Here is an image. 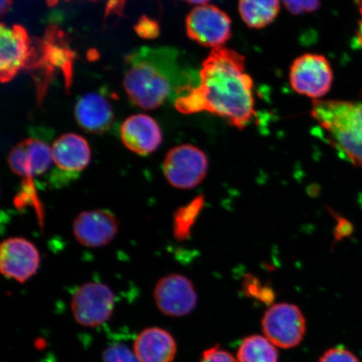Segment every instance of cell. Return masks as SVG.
Returning <instances> with one entry per match:
<instances>
[{
  "label": "cell",
  "mask_w": 362,
  "mask_h": 362,
  "mask_svg": "<svg viewBox=\"0 0 362 362\" xmlns=\"http://www.w3.org/2000/svg\"><path fill=\"white\" fill-rule=\"evenodd\" d=\"M170 49L142 48L126 59L124 87L130 100L143 110H155L171 95L189 88L178 83V65Z\"/></svg>",
  "instance_id": "obj_2"
},
{
  "label": "cell",
  "mask_w": 362,
  "mask_h": 362,
  "mask_svg": "<svg viewBox=\"0 0 362 362\" xmlns=\"http://www.w3.org/2000/svg\"><path fill=\"white\" fill-rule=\"evenodd\" d=\"M311 116L339 155L362 168V103L315 100Z\"/></svg>",
  "instance_id": "obj_3"
},
{
  "label": "cell",
  "mask_w": 362,
  "mask_h": 362,
  "mask_svg": "<svg viewBox=\"0 0 362 362\" xmlns=\"http://www.w3.org/2000/svg\"><path fill=\"white\" fill-rule=\"evenodd\" d=\"M76 122L90 134L107 132L112 125L115 115L110 102L98 93H88L76 104Z\"/></svg>",
  "instance_id": "obj_16"
},
{
  "label": "cell",
  "mask_w": 362,
  "mask_h": 362,
  "mask_svg": "<svg viewBox=\"0 0 362 362\" xmlns=\"http://www.w3.org/2000/svg\"><path fill=\"white\" fill-rule=\"evenodd\" d=\"M134 30L140 37L146 40L155 39L160 33V25L157 21L146 16H142L139 21L134 26Z\"/></svg>",
  "instance_id": "obj_24"
},
{
  "label": "cell",
  "mask_w": 362,
  "mask_h": 362,
  "mask_svg": "<svg viewBox=\"0 0 362 362\" xmlns=\"http://www.w3.org/2000/svg\"><path fill=\"white\" fill-rule=\"evenodd\" d=\"M49 2H52V4H57V0H48L49 4Z\"/></svg>",
  "instance_id": "obj_33"
},
{
  "label": "cell",
  "mask_w": 362,
  "mask_h": 362,
  "mask_svg": "<svg viewBox=\"0 0 362 362\" xmlns=\"http://www.w3.org/2000/svg\"><path fill=\"white\" fill-rule=\"evenodd\" d=\"M208 158L202 149L182 144L167 153L163 171L172 187L181 189L197 187L205 179Z\"/></svg>",
  "instance_id": "obj_6"
},
{
  "label": "cell",
  "mask_w": 362,
  "mask_h": 362,
  "mask_svg": "<svg viewBox=\"0 0 362 362\" xmlns=\"http://www.w3.org/2000/svg\"><path fill=\"white\" fill-rule=\"evenodd\" d=\"M200 362H238V361L230 352L216 346L203 352Z\"/></svg>",
  "instance_id": "obj_27"
},
{
  "label": "cell",
  "mask_w": 362,
  "mask_h": 362,
  "mask_svg": "<svg viewBox=\"0 0 362 362\" xmlns=\"http://www.w3.org/2000/svg\"><path fill=\"white\" fill-rule=\"evenodd\" d=\"M264 336L276 347L291 349L300 345L306 333V320L300 308L288 303L271 306L262 319Z\"/></svg>",
  "instance_id": "obj_5"
},
{
  "label": "cell",
  "mask_w": 362,
  "mask_h": 362,
  "mask_svg": "<svg viewBox=\"0 0 362 362\" xmlns=\"http://www.w3.org/2000/svg\"><path fill=\"white\" fill-rule=\"evenodd\" d=\"M103 362H139L134 351L123 344H115L103 353Z\"/></svg>",
  "instance_id": "obj_22"
},
{
  "label": "cell",
  "mask_w": 362,
  "mask_h": 362,
  "mask_svg": "<svg viewBox=\"0 0 362 362\" xmlns=\"http://www.w3.org/2000/svg\"><path fill=\"white\" fill-rule=\"evenodd\" d=\"M337 225L336 226V230H334V238L336 241L339 242L341 240L351 236L354 230L352 224L349 221L344 218L342 216H336Z\"/></svg>",
  "instance_id": "obj_28"
},
{
  "label": "cell",
  "mask_w": 362,
  "mask_h": 362,
  "mask_svg": "<svg viewBox=\"0 0 362 362\" xmlns=\"http://www.w3.org/2000/svg\"><path fill=\"white\" fill-rule=\"evenodd\" d=\"M357 8H358L361 19L358 21V28L356 30V42L362 48V0H356Z\"/></svg>",
  "instance_id": "obj_29"
},
{
  "label": "cell",
  "mask_w": 362,
  "mask_h": 362,
  "mask_svg": "<svg viewBox=\"0 0 362 362\" xmlns=\"http://www.w3.org/2000/svg\"><path fill=\"white\" fill-rule=\"evenodd\" d=\"M238 11L249 28H265L278 17L280 0H239Z\"/></svg>",
  "instance_id": "obj_19"
},
{
  "label": "cell",
  "mask_w": 362,
  "mask_h": 362,
  "mask_svg": "<svg viewBox=\"0 0 362 362\" xmlns=\"http://www.w3.org/2000/svg\"><path fill=\"white\" fill-rule=\"evenodd\" d=\"M289 81L297 93L319 100L332 88V66L327 58L322 55L305 54L293 62L289 71Z\"/></svg>",
  "instance_id": "obj_7"
},
{
  "label": "cell",
  "mask_w": 362,
  "mask_h": 362,
  "mask_svg": "<svg viewBox=\"0 0 362 362\" xmlns=\"http://www.w3.org/2000/svg\"><path fill=\"white\" fill-rule=\"evenodd\" d=\"M205 205V198L198 196L185 206L180 207L174 217V236L184 241L191 236L192 229Z\"/></svg>",
  "instance_id": "obj_21"
},
{
  "label": "cell",
  "mask_w": 362,
  "mask_h": 362,
  "mask_svg": "<svg viewBox=\"0 0 362 362\" xmlns=\"http://www.w3.org/2000/svg\"><path fill=\"white\" fill-rule=\"evenodd\" d=\"M115 307V296L107 284L86 283L76 289L71 300L76 322L83 327L96 328L111 319Z\"/></svg>",
  "instance_id": "obj_4"
},
{
  "label": "cell",
  "mask_w": 362,
  "mask_h": 362,
  "mask_svg": "<svg viewBox=\"0 0 362 362\" xmlns=\"http://www.w3.org/2000/svg\"><path fill=\"white\" fill-rule=\"evenodd\" d=\"M184 1L192 4H197L198 6H205L211 0H184Z\"/></svg>",
  "instance_id": "obj_32"
},
{
  "label": "cell",
  "mask_w": 362,
  "mask_h": 362,
  "mask_svg": "<svg viewBox=\"0 0 362 362\" xmlns=\"http://www.w3.org/2000/svg\"><path fill=\"white\" fill-rule=\"evenodd\" d=\"M0 78L8 83L25 66L31 56L30 40L27 31L21 25L11 28L0 27Z\"/></svg>",
  "instance_id": "obj_11"
},
{
  "label": "cell",
  "mask_w": 362,
  "mask_h": 362,
  "mask_svg": "<svg viewBox=\"0 0 362 362\" xmlns=\"http://www.w3.org/2000/svg\"><path fill=\"white\" fill-rule=\"evenodd\" d=\"M124 0H110L107 4V13L119 11L121 7L124 6Z\"/></svg>",
  "instance_id": "obj_30"
},
{
  "label": "cell",
  "mask_w": 362,
  "mask_h": 362,
  "mask_svg": "<svg viewBox=\"0 0 362 362\" xmlns=\"http://www.w3.org/2000/svg\"><path fill=\"white\" fill-rule=\"evenodd\" d=\"M200 85L175 99L184 115L208 112L243 129L255 116V83L246 72L245 58L223 47L212 49L202 63Z\"/></svg>",
  "instance_id": "obj_1"
},
{
  "label": "cell",
  "mask_w": 362,
  "mask_h": 362,
  "mask_svg": "<svg viewBox=\"0 0 362 362\" xmlns=\"http://www.w3.org/2000/svg\"><path fill=\"white\" fill-rule=\"evenodd\" d=\"M13 0H1V13L4 15L12 6Z\"/></svg>",
  "instance_id": "obj_31"
},
{
  "label": "cell",
  "mask_w": 362,
  "mask_h": 362,
  "mask_svg": "<svg viewBox=\"0 0 362 362\" xmlns=\"http://www.w3.org/2000/svg\"><path fill=\"white\" fill-rule=\"evenodd\" d=\"M244 291L250 296H259L262 300L269 301L273 298V291L268 287H262L259 279L252 275H247L244 280Z\"/></svg>",
  "instance_id": "obj_26"
},
{
  "label": "cell",
  "mask_w": 362,
  "mask_h": 362,
  "mask_svg": "<svg viewBox=\"0 0 362 362\" xmlns=\"http://www.w3.org/2000/svg\"><path fill=\"white\" fill-rule=\"evenodd\" d=\"M284 6L293 15L313 13L320 8V0H282Z\"/></svg>",
  "instance_id": "obj_23"
},
{
  "label": "cell",
  "mask_w": 362,
  "mask_h": 362,
  "mask_svg": "<svg viewBox=\"0 0 362 362\" xmlns=\"http://www.w3.org/2000/svg\"><path fill=\"white\" fill-rule=\"evenodd\" d=\"M119 230L116 216L107 210L85 211L76 217L74 233L76 241L90 248L110 244Z\"/></svg>",
  "instance_id": "obj_12"
},
{
  "label": "cell",
  "mask_w": 362,
  "mask_h": 362,
  "mask_svg": "<svg viewBox=\"0 0 362 362\" xmlns=\"http://www.w3.org/2000/svg\"><path fill=\"white\" fill-rule=\"evenodd\" d=\"M120 136L126 148L142 156L155 152L162 143L160 126L144 115L128 117L121 126Z\"/></svg>",
  "instance_id": "obj_14"
},
{
  "label": "cell",
  "mask_w": 362,
  "mask_h": 362,
  "mask_svg": "<svg viewBox=\"0 0 362 362\" xmlns=\"http://www.w3.org/2000/svg\"><path fill=\"white\" fill-rule=\"evenodd\" d=\"M153 300L163 315L178 318L192 313L198 298L191 280L184 275L170 274L158 280Z\"/></svg>",
  "instance_id": "obj_9"
},
{
  "label": "cell",
  "mask_w": 362,
  "mask_h": 362,
  "mask_svg": "<svg viewBox=\"0 0 362 362\" xmlns=\"http://www.w3.org/2000/svg\"><path fill=\"white\" fill-rule=\"evenodd\" d=\"M237 355L238 362H279L277 347L259 334L244 339Z\"/></svg>",
  "instance_id": "obj_20"
},
{
  "label": "cell",
  "mask_w": 362,
  "mask_h": 362,
  "mask_svg": "<svg viewBox=\"0 0 362 362\" xmlns=\"http://www.w3.org/2000/svg\"><path fill=\"white\" fill-rule=\"evenodd\" d=\"M52 148L35 139H28L12 148L8 164L13 173L25 178L43 175L52 165Z\"/></svg>",
  "instance_id": "obj_13"
},
{
  "label": "cell",
  "mask_w": 362,
  "mask_h": 362,
  "mask_svg": "<svg viewBox=\"0 0 362 362\" xmlns=\"http://www.w3.org/2000/svg\"><path fill=\"white\" fill-rule=\"evenodd\" d=\"M188 37L205 47H223L232 36L228 13L210 4L194 8L185 21Z\"/></svg>",
  "instance_id": "obj_8"
},
{
  "label": "cell",
  "mask_w": 362,
  "mask_h": 362,
  "mask_svg": "<svg viewBox=\"0 0 362 362\" xmlns=\"http://www.w3.org/2000/svg\"><path fill=\"white\" fill-rule=\"evenodd\" d=\"M52 153L55 165L66 172L83 171L90 164L89 144L78 134H66L59 137L53 144Z\"/></svg>",
  "instance_id": "obj_17"
},
{
  "label": "cell",
  "mask_w": 362,
  "mask_h": 362,
  "mask_svg": "<svg viewBox=\"0 0 362 362\" xmlns=\"http://www.w3.org/2000/svg\"><path fill=\"white\" fill-rule=\"evenodd\" d=\"M133 351L139 362H173L177 354V344L167 330L149 327L136 337Z\"/></svg>",
  "instance_id": "obj_15"
},
{
  "label": "cell",
  "mask_w": 362,
  "mask_h": 362,
  "mask_svg": "<svg viewBox=\"0 0 362 362\" xmlns=\"http://www.w3.org/2000/svg\"><path fill=\"white\" fill-rule=\"evenodd\" d=\"M318 362H360L357 356L344 347H334L325 351Z\"/></svg>",
  "instance_id": "obj_25"
},
{
  "label": "cell",
  "mask_w": 362,
  "mask_h": 362,
  "mask_svg": "<svg viewBox=\"0 0 362 362\" xmlns=\"http://www.w3.org/2000/svg\"><path fill=\"white\" fill-rule=\"evenodd\" d=\"M59 33L55 28L49 30L44 40L42 47V63L48 65L52 69L57 68L62 71L64 74L66 84L69 87L71 83L72 64H74V55L66 44L62 42L59 36Z\"/></svg>",
  "instance_id": "obj_18"
},
{
  "label": "cell",
  "mask_w": 362,
  "mask_h": 362,
  "mask_svg": "<svg viewBox=\"0 0 362 362\" xmlns=\"http://www.w3.org/2000/svg\"><path fill=\"white\" fill-rule=\"evenodd\" d=\"M40 255L34 244L23 238L4 240L0 247V271L4 277L21 284L37 273Z\"/></svg>",
  "instance_id": "obj_10"
}]
</instances>
